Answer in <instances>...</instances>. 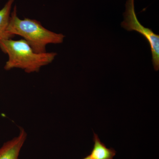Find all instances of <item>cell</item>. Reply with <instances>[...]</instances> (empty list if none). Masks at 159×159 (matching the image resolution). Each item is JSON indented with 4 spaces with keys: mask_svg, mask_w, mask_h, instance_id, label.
Here are the masks:
<instances>
[{
    "mask_svg": "<svg viewBox=\"0 0 159 159\" xmlns=\"http://www.w3.org/2000/svg\"><path fill=\"white\" fill-rule=\"evenodd\" d=\"M15 0H9L0 10V40L12 39L13 36L7 31L11 12V7Z\"/></svg>",
    "mask_w": 159,
    "mask_h": 159,
    "instance_id": "obj_6",
    "label": "cell"
},
{
    "mask_svg": "<svg viewBox=\"0 0 159 159\" xmlns=\"http://www.w3.org/2000/svg\"><path fill=\"white\" fill-rule=\"evenodd\" d=\"M94 145L90 154L91 159H113L116 151L113 148H108L100 141L98 135L94 133Z\"/></svg>",
    "mask_w": 159,
    "mask_h": 159,
    "instance_id": "obj_5",
    "label": "cell"
},
{
    "mask_svg": "<svg viewBox=\"0 0 159 159\" xmlns=\"http://www.w3.org/2000/svg\"><path fill=\"white\" fill-rule=\"evenodd\" d=\"M0 49L8 56L4 66L6 70L20 69L29 74L39 72L43 67L51 64L57 55L56 52L36 53L23 39L1 40Z\"/></svg>",
    "mask_w": 159,
    "mask_h": 159,
    "instance_id": "obj_1",
    "label": "cell"
},
{
    "mask_svg": "<svg viewBox=\"0 0 159 159\" xmlns=\"http://www.w3.org/2000/svg\"><path fill=\"white\" fill-rule=\"evenodd\" d=\"M124 20L121 26L129 31H136L142 34L149 43L154 68L156 71L159 69V35L155 34L151 29L145 28L140 23L137 17L134 8V0H127L125 11L123 13Z\"/></svg>",
    "mask_w": 159,
    "mask_h": 159,
    "instance_id": "obj_3",
    "label": "cell"
},
{
    "mask_svg": "<svg viewBox=\"0 0 159 159\" xmlns=\"http://www.w3.org/2000/svg\"><path fill=\"white\" fill-rule=\"evenodd\" d=\"M7 31L13 37L16 35L21 36L37 53L47 52L46 46L61 43L65 37L46 29L37 20L27 18L21 19L18 16L16 6L11 12Z\"/></svg>",
    "mask_w": 159,
    "mask_h": 159,
    "instance_id": "obj_2",
    "label": "cell"
},
{
    "mask_svg": "<svg viewBox=\"0 0 159 159\" xmlns=\"http://www.w3.org/2000/svg\"><path fill=\"white\" fill-rule=\"evenodd\" d=\"M91 159L90 158L89 156V155L88 156H86L83 159Z\"/></svg>",
    "mask_w": 159,
    "mask_h": 159,
    "instance_id": "obj_7",
    "label": "cell"
},
{
    "mask_svg": "<svg viewBox=\"0 0 159 159\" xmlns=\"http://www.w3.org/2000/svg\"><path fill=\"white\" fill-rule=\"evenodd\" d=\"M27 138L26 131L21 127L17 136L5 142L0 147V159H19L20 152Z\"/></svg>",
    "mask_w": 159,
    "mask_h": 159,
    "instance_id": "obj_4",
    "label": "cell"
}]
</instances>
